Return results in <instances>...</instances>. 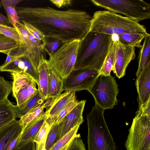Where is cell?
<instances>
[{
    "instance_id": "6da1fadb",
    "label": "cell",
    "mask_w": 150,
    "mask_h": 150,
    "mask_svg": "<svg viewBox=\"0 0 150 150\" xmlns=\"http://www.w3.org/2000/svg\"><path fill=\"white\" fill-rule=\"evenodd\" d=\"M21 22L23 21L41 31L46 38L63 43L81 40L89 32L92 16L83 10H58L50 6H16Z\"/></svg>"
},
{
    "instance_id": "7a4b0ae2",
    "label": "cell",
    "mask_w": 150,
    "mask_h": 150,
    "mask_svg": "<svg viewBox=\"0 0 150 150\" xmlns=\"http://www.w3.org/2000/svg\"><path fill=\"white\" fill-rule=\"evenodd\" d=\"M113 36L89 32L81 41L74 69L90 68L99 71L107 54Z\"/></svg>"
},
{
    "instance_id": "3957f363",
    "label": "cell",
    "mask_w": 150,
    "mask_h": 150,
    "mask_svg": "<svg viewBox=\"0 0 150 150\" xmlns=\"http://www.w3.org/2000/svg\"><path fill=\"white\" fill-rule=\"evenodd\" d=\"M89 32L112 36L129 33L146 36L149 34L144 26L139 22L108 10L94 13Z\"/></svg>"
},
{
    "instance_id": "277c9868",
    "label": "cell",
    "mask_w": 150,
    "mask_h": 150,
    "mask_svg": "<svg viewBox=\"0 0 150 150\" xmlns=\"http://www.w3.org/2000/svg\"><path fill=\"white\" fill-rule=\"evenodd\" d=\"M105 110L95 104L87 115L88 150H116L117 147L104 116Z\"/></svg>"
},
{
    "instance_id": "5b68a950",
    "label": "cell",
    "mask_w": 150,
    "mask_h": 150,
    "mask_svg": "<svg viewBox=\"0 0 150 150\" xmlns=\"http://www.w3.org/2000/svg\"><path fill=\"white\" fill-rule=\"evenodd\" d=\"M95 5L138 22L150 18V4L143 0H91Z\"/></svg>"
},
{
    "instance_id": "8992f818",
    "label": "cell",
    "mask_w": 150,
    "mask_h": 150,
    "mask_svg": "<svg viewBox=\"0 0 150 150\" xmlns=\"http://www.w3.org/2000/svg\"><path fill=\"white\" fill-rule=\"evenodd\" d=\"M118 87L114 77L99 74L88 91L93 96L95 104L104 110L112 109L117 104Z\"/></svg>"
},
{
    "instance_id": "52a82bcc",
    "label": "cell",
    "mask_w": 150,
    "mask_h": 150,
    "mask_svg": "<svg viewBox=\"0 0 150 150\" xmlns=\"http://www.w3.org/2000/svg\"><path fill=\"white\" fill-rule=\"evenodd\" d=\"M125 146L127 150H150V115L136 112Z\"/></svg>"
},
{
    "instance_id": "ba28073f",
    "label": "cell",
    "mask_w": 150,
    "mask_h": 150,
    "mask_svg": "<svg viewBox=\"0 0 150 150\" xmlns=\"http://www.w3.org/2000/svg\"><path fill=\"white\" fill-rule=\"evenodd\" d=\"M81 41L63 43L49 57L50 64L63 80L74 69Z\"/></svg>"
},
{
    "instance_id": "9c48e42d",
    "label": "cell",
    "mask_w": 150,
    "mask_h": 150,
    "mask_svg": "<svg viewBox=\"0 0 150 150\" xmlns=\"http://www.w3.org/2000/svg\"><path fill=\"white\" fill-rule=\"evenodd\" d=\"M99 74V71L90 68L74 69L63 80V90L77 92L88 91Z\"/></svg>"
},
{
    "instance_id": "30bf717a",
    "label": "cell",
    "mask_w": 150,
    "mask_h": 150,
    "mask_svg": "<svg viewBox=\"0 0 150 150\" xmlns=\"http://www.w3.org/2000/svg\"><path fill=\"white\" fill-rule=\"evenodd\" d=\"M13 57L8 63L0 66L1 71L21 72L30 76L38 84L37 70L29 59L24 45L11 52Z\"/></svg>"
},
{
    "instance_id": "8fae6325",
    "label": "cell",
    "mask_w": 150,
    "mask_h": 150,
    "mask_svg": "<svg viewBox=\"0 0 150 150\" xmlns=\"http://www.w3.org/2000/svg\"><path fill=\"white\" fill-rule=\"evenodd\" d=\"M10 73L13 79V96L16 100V105L19 106L37 92L36 83L30 76L23 72H12Z\"/></svg>"
},
{
    "instance_id": "7c38bea8",
    "label": "cell",
    "mask_w": 150,
    "mask_h": 150,
    "mask_svg": "<svg viewBox=\"0 0 150 150\" xmlns=\"http://www.w3.org/2000/svg\"><path fill=\"white\" fill-rule=\"evenodd\" d=\"M115 61L113 70L119 79L125 75L127 67L135 57V47L124 45L118 40H115Z\"/></svg>"
},
{
    "instance_id": "4fadbf2b",
    "label": "cell",
    "mask_w": 150,
    "mask_h": 150,
    "mask_svg": "<svg viewBox=\"0 0 150 150\" xmlns=\"http://www.w3.org/2000/svg\"><path fill=\"white\" fill-rule=\"evenodd\" d=\"M86 100L79 101L77 105L60 122V127L55 143L77 125L83 122V112Z\"/></svg>"
},
{
    "instance_id": "5bb4252c",
    "label": "cell",
    "mask_w": 150,
    "mask_h": 150,
    "mask_svg": "<svg viewBox=\"0 0 150 150\" xmlns=\"http://www.w3.org/2000/svg\"><path fill=\"white\" fill-rule=\"evenodd\" d=\"M47 117L45 112L28 124L23 129L16 143L18 148L29 141L34 140Z\"/></svg>"
},
{
    "instance_id": "9a60e30c",
    "label": "cell",
    "mask_w": 150,
    "mask_h": 150,
    "mask_svg": "<svg viewBox=\"0 0 150 150\" xmlns=\"http://www.w3.org/2000/svg\"><path fill=\"white\" fill-rule=\"evenodd\" d=\"M135 85L138 93L139 107L150 99V64L137 77Z\"/></svg>"
},
{
    "instance_id": "2e32d148",
    "label": "cell",
    "mask_w": 150,
    "mask_h": 150,
    "mask_svg": "<svg viewBox=\"0 0 150 150\" xmlns=\"http://www.w3.org/2000/svg\"><path fill=\"white\" fill-rule=\"evenodd\" d=\"M22 128L16 119L0 129V150H6L12 141L21 134Z\"/></svg>"
},
{
    "instance_id": "e0dca14e",
    "label": "cell",
    "mask_w": 150,
    "mask_h": 150,
    "mask_svg": "<svg viewBox=\"0 0 150 150\" xmlns=\"http://www.w3.org/2000/svg\"><path fill=\"white\" fill-rule=\"evenodd\" d=\"M76 92L66 91L54 100L52 105L46 109L45 113L48 120H51L57 115L70 101L76 98Z\"/></svg>"
},
{
    "instance_id": "ac0fdd59",
    "label": "cell",
    "mask_w": 150,
    "mask_h": 150,
    "mask_svg": "<svg viewBox=\"0 0 150 150\" xmlns=\"http://www.w3.org/2000/svg\"><path fill=\"white\" fill-rule=\"evenodd\" d=\"M48 73V82L47 95L46 100L50 98H57L61 94L63 91V80L50 63Z\"/></svg>"
},
{
    "instance_id": "d6986e66",
    "label": "cell",
    "mask_w": 150,
    "mask_h": 150,
    "mask_svg": "<svg viewBox=\"0 0 150 150\" xmlns=\"http://www.w3.org/2000/svg\"><path fill=\"white\" fill-rule=\"evenodd\" d=\"M49 64L48 60L42 54L37 69L39 76L38 89L45 100L47 95Z\"/></svg>"
},
{
    "instance_id": "ffe728a7",
    "label": "cell",
    "mask_w": 150,
    "mask_h": 150,
    "mask_svg": "<svg viewBox=\"0 0 150 150\" xmlns=\"http://www.w3.org/2000/svg\"><path fill=\"white\" fill-rule=\"evenodd\" d=\"M45 100L38 89L36 93L19 106L14 105L16 117L21 118L29 111L42 104Z\"/></svg>"
},
{
    "instance_id": "44dd1931",
    "label": "cell",
    "mask_w": 150,
    "mask_h": 150,
    "mask_svg": "<svg viewBox=\"0 0 150 150\" xmlns=\"http://www.w3.org/2000/svg\"><path fill=\"white\" fill-rule=\"evenodd\" d=\"M14 105L8 99L0 102V129L16 117Z\"/></svg>"
},
{
    "instance_id": "7402d4cb",
    "label": "cell",
    "mask_w": 150,
    "mask_h": 150,
    "mask_svg": "<svg viewBox=\"0 0 150 150\" xmlns=\"http://www.w3.org/2000/svg\"><path fill=\"white\" fill-rule=\"evenodd\" d=\"M28 38L30 45L26 50L29 59L37 69L42 54V52L43 50L42 44L29 33Z\"/></svg>"
},
{
    "instance_id": "603a6c76",
    "label": "cell",
    "mask_w": 150,
    "mask_h": 150,
    "mask_svg": "<svg viewBox=\"0 0 150 150\" xmlns=\"http://www.w3.org/2000/svg\"><path fill=\"white\" fill-rule=\"evenodd\" d=\"M115 61V40L112 37L110 42L107 54L103 64L99 70V74L104 76L110 75L111 71H113Z\"/></svg>"
},
{
    "instance_id": "cb8c5ba5",
    "label": "cell",
    "mask_w": 150,
    "mask_h": 150,
    "mask_svg": "<svg viewBox=\"0 0 150 150\" xmlns=\"http://www.w3.org/2000/svg\"><path fill=\"white\" fill-rule=\"evenodd\" d=\"M143 45L142 46L139 55V65L136 73L138 76L143 69L150 64V35L145 36Z\"/></svg>"
},
{
    "instance_id": "d4e9b609",
    "label": "cell",
    "mask_w": 150,
    "mask_h": 150,
    "mask_svg": "<svg viewBox=\"0 0 150 150\" xmlns=\"http://www.w3.org/2000/svg\"><path fill=\"white\" fill-rule=\"evenodd\" d=\"M79 126L77 125L72 129L56 142L50 150H67L73 140L77 136Z\"/></svg>"
},
{
    "instance_id": "484cf974",
    "label": "cell",
    "mask_w": 150,
    "mask_h": 150,
    "mask_svg": "<svg viewBox=\"0 0 150 150\" xmlns=\"http://www.w3.org/2000/svg\"><path fill=\"white\" fill-rule=\"evenodd\" d=\"M117 36V39L122 44L138 48L141 47V42L146 36L142 34L131 33L121 34Z\"/></svg>"
},
{
    "instance_id": "4316f807",
    "label": "cell",
    "mask_w": 150,
    "mask_h": 150,
    "mask_svg": "<svg viewBox=\"0 0 150 150\" xmlns=\"http://www.w3.org/2000/svg\"><path fill=\"white\" fill-rule=\"evenodd\" d=\"M23 45V44L0 34V52L7 55Z\"/></svg>"
},
{
    "instance_id": "83f0119b",
    "label": "cell",
    "mask_w": 150,
    "mask_h": 150,
    "mask_svg": "<svg viewBox=\"0 0 150 150\" xmlns=\"http://www.w3.org/2000/svg\"><path fill=\"white\" fill-rule=\"evenodd\" d=\"M44 103L34 108L20 118L19 120V124L22 127V129L29 123L44 113Z\"/></svg>"
},
{
    "instance_id": "f1b7e54d",
    "label": "cell",
    "mask_w": 150,
    "mask_h": 150,
    "mask_svg": "<svg viewBox=\"0 0 150 150\" xmlns=\"http://www.w3.org/2000/svg\"><path fill=\"white\" fill-rule=\"evenodd\" d=\"M79 101L76 98L70 101L51 120H47L46 121L51 127L55 123H59L77 105Z\"/></svg>"
},
{
    "instance_id": "f546056e",
    "label": "cell",
    "mask_w": 150,
    "mask_h": 150,
    "mask_svg": "<svg viewBox=\"0 0 150 150\" xmlns=\"http://www.w3.org/2000/svg\"><path fill=\"white\" fill-rule=\"evenodd\" d=\"M0 34L23 44L18 32L13 27L0 23Z\"/></svg>"
},
{
    "instance_id": "4dcf8cb0",
    "label": "cell",
    "mask_w": 150,
    "mask_h": 150,
    "mask_svg": "<svg viewBox=\"0 0 150 150\" xmlns=\"http://www.w3.org/2000/svg\"><path fill=\"white\" fill-rule=\"evenodd\" d=\"M60 127V122L53 124L51 127L46 139L45 148L50 150L55 144Z\"/></svg>"
},
{
    "instance_id": "1f68e13d",
    "label": "cell",
    "mask_w": 150,
    "mask_h": 150,
    "mask_svg": "<svg viewBox=\"0 0 150 150\" xmlns=\"http://www.w3.org/2000/svg\"><path fill=\"white\" fill-rule=\"evenodd\" d=\"M12 83L0 76V102L8 99L12 91Z\"/></svg>"
},
{
    "instance_id": "d6a6232c",
    "label": "cell",
    "mask_w": 150,
    "mask_h": 150,
    "mask_svg": "<svg viewBox=\"0 0 150 150\" xmlns=\"http://www.w3.org/2000/svg\"><path fill=\"white\" fill-rule=\"evenodd\" d=\"M21 22L24 24L29 32L42 43L44 50L47 41L46 38L41 31L33 25L23 21Z\"/></svg>"
},
{
    "instance_id": "836d02e7",
    "label": "cell",
    "mask_w": 150,
    "mask_h": 150,
    "mask_svg": "<svg viewBox=\"0 0 150 150\" xmlns=\"http://www.w3.org/2000/svg\"><path fill=\"white\" fill-rule=\"evenodd\" d=\"M2 5L6 11L10 23L15 27L16 23L21 22L16 8L5 4Z\"/></svg>"
},
{
    "instance_id": "e575fe53",
    "label": "cell",
    "mask_w": 150,
    "mask_h": 150,
    "mask_svg": "<svg viewBox=\"0 0 150 150\" xmlns=\"http://www.w3.org/2000/svg\"><path fill=\"white\" fill-rule=\"evenodd\" d=\"M14 27L18 32L24 46L25 50H26L30 45V41L28 38L29 32L24 24L21 22L16 23Z\"/></svg>"
},
{
    "instance_id": "d590c367",
    "label": "cell",
    "mask_w": 150,
    "mask_h": 150,
    "mask_svg": "<svg viewBox=\"0 0 150 150\" xmlns=\"http://www.w3.org/2000/svg\"><path fill=\"white\" fill-rule=\"evenodd\" d=\"M50 127H51L46 121L43 123L34 139V141L35 143L40 144L42 142L46 141L47 137Z\"/></svg>"
},
{
    "instance_id": "8d00e7d4",
    "label": "cell",
    "mask_w": 150,
    "mask_h": 150,
    "mask_svg": "<svg viewBox=\"0 0 150 150\" xmlns=\"http://www.w3.org/2000/svg\"><path fill=\"white\" fill-rule=\"evenodd\" d=\"M63 44L61 41L57 39H54V40L49 41L47 40L44 50L45 51L50 57Z\"/></svg>"
},
{
    "instance_id": "74e56055",
    "label": "cell",
    "mask_w": 150,
    "mask_h": 150,
    "mask_svg": "<svg viewBox=\"0 0 150 150\" xmlns=\"http://www.w3.org/2000/svg\"><path fill=\"white\" fill-rule=\"evenodd\" d=\"M79 134L71 142L67 150H86L85 144Z\"/></svg>"
},
{
    "instance_id": "f35d334b",
    "label": "cell",
    "mask_w": 150,
    "mask_h": 150,
    "mask_svg": "<svg viewBox=\"0 0 150 150\" xmlns=\"http://www.w3.org/2000/svg\"><path fill=\"white\" fill-rule=\"evenodd\" d=\"M12 150H35V143L34 140H32L19 148L18 147L16 144Z\"/></svg>"
},
{
    "instance_id": "ab89813d",
    "label": "cell",
    "mask_w": 150,
    "mask_h": 150,
    "mask_svg": "<svg viewBox=\"0 0 150 150\" xmlns=\"http://www.w3.org/2000/svg\"><path fill=\"white\" fill-rule=\"evenodd\" d=\"M49 1L59 8L64 6H71L73 3V1L70 0H50Z\"/></svg>"
},
{
    "instance_id": "60d3db41",
    "label": "cell",
    "mask_w": 150,
    "mask_h": 150,
    "mask_svg": "<svg viewBox=\"0 0 150 150\" xmlns=\"http://www.w3.org/2000/svg\"><path fill=\"white\" fill-rule=\"evenodd\" d=\"M22 1L21 0H2L1 3L2 5L5 4L16 8V5Z\"/></svg>"
},
{
    "instance_id": "b9f144b4",
    "label": "cell",
    "mask_w": 150,
    "mask_h": 150,
    "mask_svg": "<svg viewBox=\"0 0 150 150\" xmlns=\"http://www.w3.org/2000/svg\"><path fill=\"white\" fill-rule=\"evenodd\" d=\"M0 22L1 23L6 25H8L10 24L8 18L1 13H0Z\"/></svg>"
},
{
    "instance_id": "7bdbcfd3",
    "label": "cell",
    "mask_w": 150,
    "mask_h": 150,
    "mask_svg": "<svg viewBox=\"0 0 150 150\" xmlns=\"http://www.w3.org/2000/svg\"><path fill=\"white\" fill-rule=\"evenodd\" d=\"M56 98H50L47 100L46 102L44 103V108L47 109L49 108L52 105Z\"/></svg>"
},
{
    "instance_id": "ee69618b",
    "label": "cell",
    "mask_w": 150,
    "mask_h": 150,
    "mask_svg": "<svg viewBox=\"0 0 150 150\" xmlns=\"http://www.w3.org/2000/svg\"><path fill=\"white\" fill-rule=\"evenodd\" d=\"M20 135L12 141L6 150H12L13 149L16 144L18 139Z\"/></svg>"
},
{
    "instance_id": "f6af8a7d",
    "label": "cell",
    "mask_w": 150,
    "mask_h": 150,
    "mask_svg": "<svg viewBox=\"0 0 150 150\" xmlns=\"http://www.w3.org/2000/svg\"><path fill=\"white\" fill-rule=\"evenodd\" d=\"M46 141L43 143L41 150H47L45 148V144Z\"/></svg>"
},
{
    "instance_id": "bcb514c9",
    "label": "cell",
    "mask_w": 150,
    "mask_h": 150,
    "mask_svg": "<svg viewBox=\"0 0 150 150\" xmlns=\"http://www.w3.org/2000/svg\"><path fill=\"white\" fill-rule=\"evenodd\" d=\"M35 150H40V149L39 148H36Z\"/></svg>"
},
{
    "instance_id": "7dc6e473",
    "label": "cell",
    "mask_w": 150,
    "mask_h": 150,
    "mask_svg": "<svg viewBox=\"0 0 150 150\" xmlns=\"http://www.w3.org/2000/svg\"><path fill=\"white\" fill-rule=\"evenodd\" d=\"M2 4L1 2H0V8H1V6Z\"/></svg>"
},
{
    "instance_id": "c3c4849f",
    "label": "cell",
    "mask_w": 150,
    "mask_h": 150,
    "mask_svg": "<svg viewBox=\"0 0 150 150\" xmlns=\"http://www.w3.org/2000/svg\"></svg>"
}]
</instances>
